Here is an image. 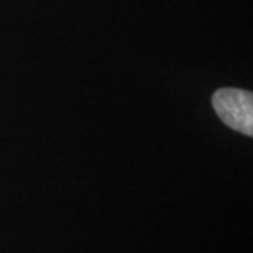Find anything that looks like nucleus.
Returning a JSON list of instances; mask_svg holds the SVG:
<instances>
[{
    "label": "nucleus",
    "mask_w": 253,
    "mask_h": 253,
    "mask_svg": "<svg viewBox=\"0 0 253 253\" xmlns=\"http://www.w3.org/2000/svg\"><path fill=\"white\" fill-rule=\"evenodd\" d=\"M215 114L227 126L244 135H253V95L242 89H219L212 95Z\"/></svg>",
    "instance_id": "1"
}]
</instances>
